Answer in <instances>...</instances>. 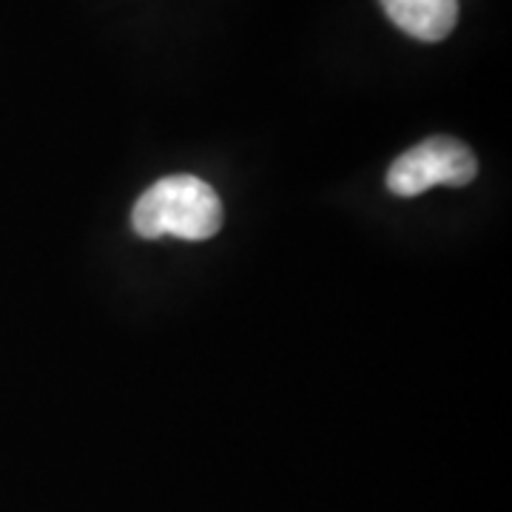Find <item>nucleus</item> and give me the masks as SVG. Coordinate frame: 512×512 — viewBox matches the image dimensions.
Wrapping results in <instances>:
<instances>
[{
    "label": "nucleus",
    "instance_id": "1",
    "mask_svg": "<svg viewBox=\"0 0 512 512\" xmlns=\"http://www.w3.org/2000/svg\"><path fill=\"white\" fill-rule=\"evenodd\" d=\"M134 231L146 239H211L222 225V205L214 188L197 177L177 174L154 183L134 205Z\"/></svg>",
    "mask_w": 512,
    "mask_h": 512
},
{
    "label": "nucleus",
    "instance_id": "2",
    "mask_svg": "<svg viewBox=\"0 0 512 512\" xmlns=\"http://www.w3.org/2000/svg\"><path fill=\"white\" fill-rule=\"evenodd\" d=\"M476 171V157L464 143L450 137H430L404 151L390 165L387 188L399 197H419L433 185H467L476 177Z\"/></svg>",
    "mask_w": 512,
    "mask_h": 512
},
{
    "label": "nucleus",
    "instance_id": "3",
    "mask_svg": "<svg viewBox=\"0 0 512 512\" xmlns=\"http://www.w3.org/2000/svg\"><path fill=\"white\" fill-rule=\"evenodd\" d=\"M384 15L393 20L404 35L439 43L456 29L458 0H379Z\"/></svg>",
    "mask_w": 512,
    "mask_h": 512
}]
</instances>
